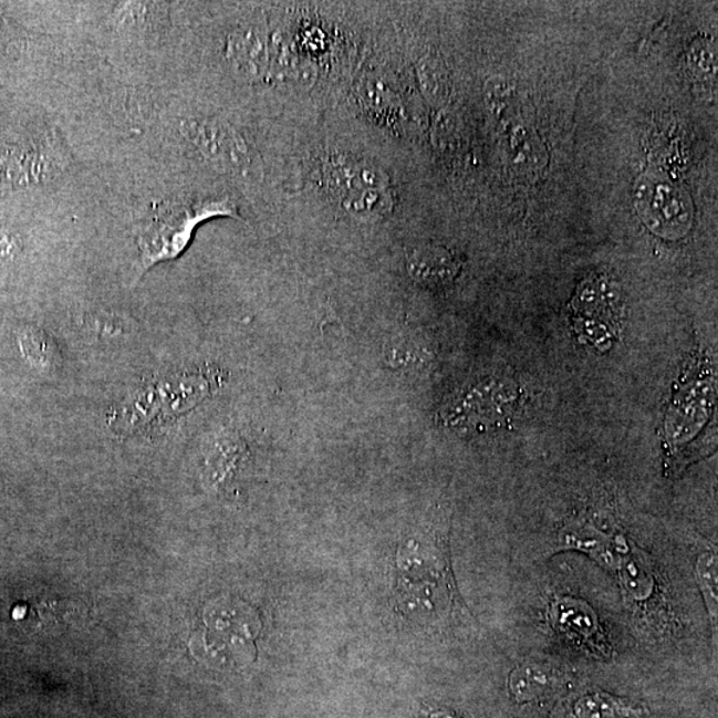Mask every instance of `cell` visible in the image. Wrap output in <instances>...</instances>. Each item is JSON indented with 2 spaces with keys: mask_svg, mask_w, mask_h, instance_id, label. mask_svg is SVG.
<instances>
[{
  "mask_svg": "<svg viewBox=\"0 0 718 718\" xmlns=\"http://www.w3.org/2000/svg\"><path fill=\"white\" fill-rule=\"evenodd\" d=\"M422 89H424L427 97L434 102H443L449 90V82L443 64L436 59L426 58L422 61L418 69Z\"/></svg>",
  "mask_w": 718,
  "mask_h": 718,
  "instance_id": "obj_11",
  "label": "cell"
},
{
  "mask_svg": "<svg viewBox=\"0 0 718 718\" xmlns=\"http://www.w3.org/2000/svg\"><path fill=\"white\" fill-rule=\"evenodd\" d=\"M358 95L368 110L374 112L394 111V94L382 82L368 79L361 84Z\"/></svg>",
  "mask_w": 718,
  "mask_h": 718,
  "instance_id": "obj_13",
  "label": "cell"
},
{
  "mask_svg": "<svg viewBox=\"0 0 718 718\" xmlns=\"http://www.w3.org/2000/svg\"><path fill=\"white\" fill-rule=\"evenodd\" d=\"M698 576H700L703 591L707 596V603L711 612V607L717 605V560L715 555L708 553L700 559L698 563Z\"/></svg>",
  "mask_w": 718,
  "mask_h": 718,
  "instance_id": "obj_16",
  "label": "cell"
},
{
  "mask_svg": "<svg viewBox=\"0 0 718 718\" xmlns=\"http://www.w3.org/2000/svg\"><path fill=\"white\" fill-rule=\"evenodd\" d=\"M688 65L691 75L700 79H715L717 67L715 44L708 39L697 41L689 50Z\"/></svg>",
  "mask_w": 718,
  "mask_h": 718,
  "instance_id": "obj_12",
  "label": "cell"
},
{
  "mask_svg": "<svg viewBox=\"0 0 718 718\" xmlns=\"http://www.w3.org/2000/svg\"><path fill=\"white\" fill-rule=\"evenodd\" d=\"M216 216H237L233 204L228 200L207 201L190 207L167 208L154 216L137 239L142 270L175 259L187 248L195 228Z\"/></svg>",
  "mask_w": 718,
  "mask_h": 718,
  "instance_id": "obj_1",
  "label": "cell"
},
{
  "mask_svg": "<svg viewBox=\"0 0 718 718\" xmlns=\"http://www.w3.org/2000/svg\"><path fill=\"white\" fill-rule=\"evenodd\" d=\"M21 346L25 358L38 366H45L49 364L51 348L50 341L42 332L35 329H28L21 335Z\"/></svg>",
  "mask_w": 718,
  "mask_h": 718,
  "instance_id": "obj_14",
  "label": "cell"
},
{
  "mask_svg": "<svg viewBox=\"0 0 718 718\" xmlns=\"http://www.w3.org/2000/svg\"><path fill=\"white\" fill-rule=\"evenodd\" d=\"M407 269L413 279L422 282H445L454 279L459 262L449 250L439 247H420L407 257Z\"/></svg>",
  "mask_w": 718,
  "mask_h": 718,
  "instance_id": "obj_7",
  "label": "cell"
},
{
  "mask_svg": "<svg viewBox=\"0 0 718 718\" xmlns=\"http://www.w3.org/2000/svg\"><path fill=\"white\" fill-rule=\"evenodd\" d=\"M510 162L519 176L532 177L542 174L545 166V150L535 134L529 128L518 127L510 138Z\"/></svg>",
  "mask_w": 718,
  "mask_h": 718,
  "instance_id": "obj_9",
  "label": "cell"
},
{
  "mask_svg": "<svg viewBox=\"0 0 718 718\" xmlns=\"http://www.w3.org/2000/svg\"><path fill=\"white\" fill-rule=\"evenodd\" d=\"M572 324L585 344L605 352L621 331V295L605 280L584 281L572 305Z\"/></svg>",
  "mask_w": 718,
  "mask_h": 718,
  "instance_id": "obj_2",
  "label": "cell"
},
{
  "mask_svg": "<svg viewBox=\"0 0 718 718\" xmlns=\"http://www.w3.org/2000/svg\"><path fill=\"white\" fill-rule=\"evenodd\" d=\"M22 243L14 233L0 227V259H14L21 252Z\"/></svg>",
  "mask_w": 718,
  "mask_h": 718,
  "instance_id": "obj_18",
  "label": "cell"
},
{
  "mask_svg": "<svg viewBox=\"0 0 718 718\" xmlns=\"http://www.w3.org/2000/svg\"><path fill=\"white\" fill-rule=\"evenodd\" d=\"M63 156L51 143L11 150L0 157V183L31 184L61 174Z\"/></svg>",
  "mask_w": 718,
  "mask_h": 718,
  "instance_id": "obj_6",
  "label": "cell"
},
{
  "mask_svg": "<svg viewBox=\"0 0 718 718\" xmlns=\"http://www.w3.org/2000/svg\"><path fill=\"white\" fill-rule=\"evenodd\" d=\"M511 96L510 84L503 77H492L486 84V101L492 114L500 115L509 105Z\"/></svg>",
  "mask_w": 718,
  "mask_h": 718,
  "instance_id": "obj_17",
  "label": "cell"
},
{
  "mask_svg": "<svg viewBox=\"0 0 718 718\" xmlns=\"http://www.w3.org/2000/svg\"><path fill=\"white\" fill-rule=\"evenodd\" d=\"M433 718H457V717L449 714H445V715L433 716Z\"/></svg>",
  "mask_w": 718,
  "mask_h": 718,
  "instance_id": "obj_19",
  "label": "cell"
},
{
  "mask_svg": "<svg viewBox=\"0 0 718 718\" xmlns=\"http://www.w3.org/2000/svg\"><path fill=\"white\" fill-rule=\"evenodd\" d=\"M228 61L237 74L253 79L261 74L266 64V44L252 29H240L228 39Z\"/></svg>",
  "mask_w": 718,
  "mask_h": 718,
  "instance_id": "obj_8",
  "label": "cell"
},
{
  "mask_svg": "<svg viewBox=\"0 0 718 718\" xmlns=\"http://www.w3.org/2000/svg\"><path fill=\"white\" fill-rule=\"evenodd\" d=\"M635 201L645 226L664 239H680L694 222V204L688 194L658 177H643L637 183Z\"/></svg>",
  "mask_w": 718,
  "mask_h": 718,
  "instance_id": "obj_3",
  "label": "cell"
},
{
  "mask_svg": "<svg viewBox=\"0 0 718 718\" xmlns=\"http://www.w3.org/2000/svg\"><path fill=\"white\" fill-rule=\"evenodd\" d=\"M547 684H549V675L542 668L537 667L523 668L512 677L513 690L524 698L529 697L531 687V696H535L547 687Z\"/></svg>",
  "mask_w": 718,
  "mask_h": 718,
  "instance_id": "obj_15",
  "label": "cell"
},
{
  "mask_svg": "<svg viewBox=\"0 0 718 718\" xmlns=\"http://www.w3.org/2000/svg\"><path fill=\"white\" fill-rule=\"evenodd\" d=\"M322 179L327 192L339 201L365 189L391 188L388 176L379 167L347 156L331 157L322 168Z\"/></svg>",
  "mask_w": 718,
  "mask_h": 718,
  "instance_id": "obj_5",
  "label": "cell"
},
{
  "mask_svg": "<svg viewBox=\"0 0 718 718\" xmlns=\"http://www.w3.org/2000/svg\"><path fill=\"white\" fill-rule=\"evenodd\" d=\"M181 136L210 166L221 173L240 174L249 167V147L239 131L220 118H188L180 124Z\"/></svg>",
  "mask_w": 718,
  "mask_h": 718,
  "instance_id": "obj_4",
  "label": "cell"
},
{
  "mask_svg": "<svg viewBox=\"0 0 718 718\" xmlns=\"http://www.w3.org/2000/svg\"><path fill=\"white\" fill-rule=\"evenodd\" d=\"M342 209L355 219L374 220L391 212L394 204L391 188L365 189L340 200Z\"/></svg>",
  "mask_w": 718,
  "mask_h": 718,
  "instance_id": "obj_10",
  "label": "cell"
}]
</instances>
